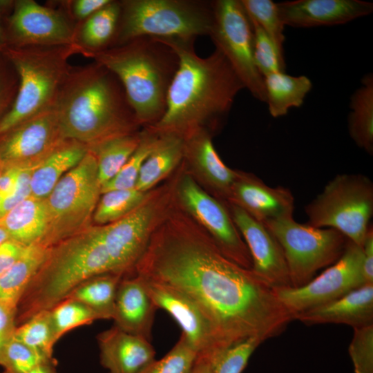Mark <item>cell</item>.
Wrapping results in <instances>:
<instances>
[{
    "instance_id": "cell-7",
    "label": "cell",
    "mask_w": 373,
    "mask_h": 373,
    "mask_svg": "<svg viewBox=\"0 0 373 373\" xmlns=\"http://www.w3.org/2000/svg\"><path fill=\"white\" fill-rule=\"evenodd\" d=\"M117 32L111 47L149 37L163 40L195 41L209 35L213 1L121 0Z\"/></svg>"
},
{
    "instance_id": "cell-29",
    "label": "cell",
    "mask_w": 373,
    "mask_h": 373,
    "mask_svg": "<svg viewBox=\"0 0 373 373\" xmlns=\"http://www.w3.org/2000/svg\"><path fill=\"white\" fill-rule=\"evenodd\" d=\"M184 155L183 138L173 134L159 135L155 147L142 166L135 188L146 192L170 173Z\"/></svg>"
},
{
    "instance_id": "cell-31",
    "label": "cell",
    "mask_w": 373,
    "mask_h": 373,
    "mask_svg": "<svg viewBox=\"0 0 373 373\" xmlns=\"http://www.w3.org/2000/svg\"><path fill=\"white\" fill-rule=\"evenodd\" d=\"M50 247L33 245L26 247L19 259L0 276V302L16 305L44 261Z\"/></svg>"
},
{
    "instance_id": "cell-54",
    "label": "cell",
    "mask_w": 373,
    "mask_h": 373,
    "mask_svg": "<svg viewBox=\"0 0 373 373\" xmlns=\"http://www.w3.org/2000/svg\"><path fill=\"white\" fill-rule=\"evenodd\" d=\"M9 239H10V237L8 233L4 228L0 226V246Z\"/></svg>"
},
{
    "instance_id": "cell-13",
    "label": "cell",
    "mask_w": 373,
    "mask_h": 373,
    "mask_svg": "<svg viewBox=\"0 0 373 373\" xmlns=\"http://www.w3.org/2000/svg\"><path fill=\"white\" fill-rule=\"evenodd\" d=\"M3 23L8 46L73 47L76 25L60 8L33 0L13 1Z\"/></svg>"
},
{
    "instance_id": "cell-21",
    "label": "cell",
    "mask_w": 373,
    "mask_h": 373,
    "mask_svg": "<svg viewBox=\"0 0 373 373\" xmlns=\"http://www.w3.org/2000/svg\"><path fill=\"white\" fill-rule=\"evenodd\" d=\"M101 365L108 373H140L155 360L150 341L113 325L97 336Z\"/></svg>"
},
{
    "instance_id": "cell-56",
    "label": "cell",
    "mask_w": 373,
    "mask_h": 373,
    "mask_svg": "<svg viewBox=\"0 0 373 373\" xmlns=\"http://www.w3.org/2000/svg\"><path fill=\"white\" fill-rule=\"evenodd\" d=\"M0 373H11V372H8V371H6V370H3V372H0Z\"/></svg>"
},
{
    "instance_id": "cell-1",
    "label": "cell",
    "mask_w": 373,
    "mask_h": 373,
    "mask_svg": "<svg viewBox=\"0 0 373 373\" xmlns=\"http://www.w3.org/2000/svg\"><path fill=\"white\" fill-rule=\"evenodd\" d=\"M135 272L193 300L227 347L249 338L263 343L280 335L294 320L270 286L224 256L213 240L198 234L157 236Z\"/></svg>"
},
{
    "instance_id": "cell-50",
    "label": "cell",
    "mask_w": 373,
    "mask_h": 373,
    "mask_svg": "<svg viewBox=\"0 0 373 373\" xmlns=\"http://www.w3.org/2000/svg\"><path fill=\"white\" fill-rule=\"evenodd\" d=\"M19 168H3L0 176V202L14 189L18 177Z\"/></svg>"
},
{
    "instance_id": "cell-10",
    "label": "cell",
    "mask_w": 373,
    "mask_h": 373,
    "mask_svg": "<svg viewBox=\"0 0 373 373\" xmlns=\"http://www.w3.org/2000/svg\"><path fill=\"white\" fill-rule=\"evenodd\" d=\"M265 224L283 249L292 287L305 285L319 269L336 262L348 241L335 229L298 223L294 218Z\"/></svg>"
},
{
    "instance_id": "cell-35",
    "label": "cell",
    "mask_w": 373,
    "mask_h": 373,
    "mask_svg": "<svg viewBox=\"0 0 373 373\" xmlns=\"http://www.w3.org/2000/svg\"><path fill=\"white\" fill-rule=\"evenodd\" d=\"M14 338L46 357L53 358L57 341L50 310L40 311L17 326Z\"/></svg>"
},
{
    "instance_id": "cell-5",
    "label": "cell",
    "mask_w": 373,
    "mask_h": 373,
    "mask_svg": "<svg viewBox=\"0 0 373 373\" xmlns=\"http://www.w3.org/2000/svg\"><path fill=\"white\" fill-rule=\"evenodd\" d=\"M91 59L119 79L140 125L149 128L159 122L179 66L178 56L170 46L142 37L110 47Z\"/></svg>"
},
{
    "instance_id": "cell-26",
    "label": "cell",
    "mask_w": 373,
    "mask_h": 373,
    "mask_svg": "<svg viewBox=\"0 0 373 373\" xmlns=\"http://www.w3.org/2000/svg\"><path fill=\"white\" fill-rule=\"evenodd\" d=\"M0 226L26 247L44 245L48 228L44 199L27 198L0 218Z\"/></svg>"
},
{
    "instance_id": "cell-9",
    "label": "cell",
    "mask_w": 373,
    "mask_h": 373,
    "mask_svg": "<svg viewBox=\"0 0 373 373\" xmlns=\"http://www.w3.org/2000/svg\"><path fill=\"white\" fill-rule=\"evenodd\" d=\"M101 189L95 158L88 151L44 198L48 228L44 245L50 247L90 227Z\"/></svg>"
},
{
    "instance_id": "cell-11",
    "label": "cell",
    "mask_w": 373,
    "mask_h": 373,
    "mask_svg": "<svg viewBox=\"0 0 373 373\" xmlns=\"http://www.w3.org/2000/svg\"><path fill=\"white\" fill-rule=\"evenodd\" d=\"M214 19L209 36L216 48L254 97L265 102L263 77L254 57V31L240 0L213 1Z\"/></svg>"
},
{
    "instance_id": "cell-46",
    "label": "cell",
    "mask_w": 373,
    "mask_h": 373,
    "mask_svg": "<svg viewBox=\"0 0 373 373\" xmlns=\"http://www.w3.org/2000/svg\"><path fill=\"white\" fill-rule=\"evenodd\" d=\"M111 0H72L59 3L70 19L78 24L106 6Z\"/></svg>"
},
{
    "instance_id": "cell-47",
    "label": "cell",
    "mask_w": 373,
    "mask_h": 373,
    "mask_svg": "<svg viewBox=\"0 0 373 373\" xmlns=\"http://www.w3.org/2000/svg\"><path fill=\"white\" fill-rule=\"evenodd\" d=\"M17 306L0 302V356L14 337L16 329Z\"/></svg>"
},
{
    "instance_id": "cell-37",
    "label": "cell",
    "mask_w": 373,
    "mask_h": 373,
    "mask_svg": "<svg viewBox=\"0 0 373 373\" xmlns=\"http://www.w3.org/2000/svg\"><path fill=\"white\" fill-rule=\"evenodd\" d=\"M249 19L259 27L274 41L284 54L285 24L280 15L277 3L271 0H240Z\"/></svg>"
},
{
    "instance_id": "cell-19",
    "label": "cell",
    "mask_w": 373,
    "mask_h": 373,
    "mask_svg": "<svg viewBox=\"0 0 373 373\" xmlns=\"http://www.w3.org/2000/svg\"><path fill=\"white\" fill-rule=\"evenodd\" d=\"M230 198L233 204L264 224L294 218L291 191L284 186H269L254 175L237 172Z\"/></svg>"
},
{
    "instance_id": "cell-42",
    "label": "cell",
    "mask_w": 373,
    "mask_h": 373,
    "mask_svg": "<svg viewBox=\"0 0 373 373\" xmlns=\"http://www.w3.org/2000/svg\"><path fill=\"white\" fill-rule=\"evenodd\" d=\"M348 352L355 373H373V324L355 327Z\"/></svg>"
},
{
    "instance_id": "cell-24",
    "label": "cell",
    "mask_w": 373,
    "mask_h": 373,
    "mask_svg": "<svg viewBox=\"0 0 373 373\" xmlns=\"http://www.w3.org/2000/svg\"><path fill=\"white\" fill-rule=\"evenodd\" d=\"M120 16L119 1L111 0L90 17L76 25L73 48L76 53L92 58L110 48Z\"/></svg>"
},
{
    "instance_id": "cell-44",
    "label": "cell",
    "mask_w": 373,
    "mask_h": 373,
    "mask_svg": "<svg viewBox=\"0 0 373 373\" xmlns=\"http://www.w3.org/2000/svg\"><path fill=\"white\" fill-rule=\"evenodd\" d=\"M18 87L15 68L4 55H0V122L11 108Z\"/></svg>"
},
{
    "instance_id": "cell-30",
    "label": "cell",
    "mask_w": 373,
    "mask_h": 373,
    "mask_svg": "<svg viewBox=\"0 0 373 373\" xmlns=\"http://www.w3.org/2000/svg\"><path fill=\"white\" fill-rule=\"evenodd\" d=\"M347 118L349 134L361 149L373 153V75L363 76L361 86L350 98Z\"/></svg>"
},
{
    "instance_id": "cell-33",
    "label": "cell",
    "mask_w": 373,
    "mask_h": 373,
    "mask_svg": "<svg viewBox=\"0 0 373 373\" xmlns=\"http://www.w3.org/2000/svg\"><path fill=\"white\" fill-rule=\"evenodd\" d=\"M140 140L141 133H133L86 146L95 158L102 186L119 171L137 148Z\"/></svg>"
},
{
    "instance_id": "cell-34",
    "label": "cell",
    "mask_w": 373,
    "mask_h": 373,
    "mask_svg": "<svg viewBox=\"0 0 373 373\" xmlns=\"http://www.w3.org/2000/svg\"><path fill=\"white\" fill-rule=\"evenodd\" d=\"M146 192L136 188L115 189L102 193L96 209L93 221L96 225H106L114 222L144 204Z\"/></svg>"
},
{
    "instance_id": "cell-23",
    "label": "cell",
    "mask_w": 373,
    "mask_h": 373,
    "mask_svg": "<svg viewBox=\"0 0 373 373\" xmlns=\"http://www.w3.org/2000/svg\"><path fill=\"white\" fill-rule=\"evenodd\" d=\"M307 325L336 323L353 328L373 324V285H364L322 306L295 316Z\"/></svg>"
},
{
    "instance_id": "cell-3",
    "label": "cell",
    "mask_w": 373,
    "mask_h": 373,
    "mask_svg": "<svg viewBox=\"0 0 373 373\" xmlns=\"http://www.w3.org/2000/svg\"><path fill=\"white\" fill-rule=\"evenodd\" d=\"M53 108L65 138L86 146L140 125L119 79L95 61L72 67Z\"/></svg>"
},
{
    "instance_id": "cell-36",
    "label": "cell",
    "mask_w": 373,
    "mask_h": 373,
    "mask_svg": "<svg viewBox=\"0 0 373 373\" xmlns=\"http://www.w3.org/2000/svg\"><path fill=\"white\" fill-rule=\"evenodd\" d=\"M158 139L159 135L149 128L142 133L137 148L119 171L102 186V193L111 190L135 188L142 166L155 147Z\"/></svg>"
},
{
    "instance_id": "cell-43",
    "label": "cell",
    "mask_w": 373,
    "mask_h": 373,
    "mask_svg": "<svg viewBox=\"0 0 373 373\" xmlns=\"http://www.w3.org/2000/svg\"><path fill=\"white\" fill-rule=\"evenodd\" d=\"M262 343L257 338H249L230 346L215 361V373H242L250 356Z\"/></svg>"
},
{
    "instance_id": "cell-49",
    "label": "cell",
    "mask_w": 373,
    "mask_h": 373,
    "mask_svg": "<svg viewBox=\"0 0 373 373\" xmlns=\"http://www.w3.org/2000/svg\"><path fill=\"white\" fill-rule=\"evenodd\" d=\"M363 272L366 285H373V229L371 224L362 245Z\"/></svg>"
},
{
    "instance_id": "cell-6",
    "label": "cell",
    "mask_w": 373,
    "mask_h": 373,
    "mask_svg": "<svg viewBox=\"0 0 373 373\" xmlns=\"http://www.w3.org/2000/svg\"><path fill=\"white\" fill-rule=\"evenodd\" d=\"M70 46H8L4 55L15 68L19 87L15 102L0 122V135L11 127L53 107L72 68Z\"/></svg>"
},
{
    "instance_id": "cell-27",
    "label": "cell",
    "mask_w": 373,
    "mask_h": 373,
    "mask_svg": "<svg viewBox=\"0 0 373 373\" xmlns=\"http://www.w3.org/2000/svg\"><path fill=\"white\" fill-rule=\"evenodd\" d=\"M184 155L193 160L207 181L219 193L230 196L237 171L222 161L213 146L211 135L198 131L184 138Z\"/></svg>"
},
{
    "instance_id": "cell-25",
    "label": "cell",
    "mask_w": 373,
    "mask_h": 373,
    "mask_svg": "<svg viewBox=\"0 0 373 373\" xmlns=\"http://www.w3.org/2000/svg\"><path fill=\"white\" fill-rule=\"evenodd\" d=\"M87 153L85 144L66 140L33 168L30 178L31 196L46 198L60 179L76 166Z\"/></svg>"
},
{
    "instance_id": "cell-22",
    "label": "cell",
    "mask_w": 373,
    "mask_h": 373,
    "mask_svg": "<svg viewBox=\"0 0 373 373\" xmlns=\"http://www.w3.org/2000/svg\"><path fill=\"white\" fill-rule=\"evenodd\" d=\"M157 309L141 277L135 274L122 278L112 318L115 326L151 341Z\"/></svg>"
},
{
    "instance_id": "cell-17",
    "label": "cell",
    "mask_w": 373,
    "mask_h": 373,
    "mask_svg": "<svg viewBox=\"0 0 373 373\" xmlns=\"http://www.w3.org/2000/svg\"><path fill=\"white\" fill-rule=\"evenodd\" d=\"M230 208L232 220L249 251L254 273L273 289L290 287L285 255L274 234L239 206L232 203Z\"/></svg>"
},
{
    "instance_id": "cell-28",
    "label": "cell",
    "mask_w": 373,
    "mask_h": 373,
    "mask_svg": "<svg viewBox=\"0 0 373 373\" xmlns=\"http://www.w3.org/2000/svg\"><path fill=\"white\" fill-rule=\"evenodd\" d=\"M263 80L265 102L274 117L285 115L293 107H300L312 87L307 76H291L283 71L268 74Z\"/></svg>"
},
{
    "instance_id": "cell-41",
    "label": "cell",
    "mask_w": 373,
    "mask_h": 373,
    "mask_svg": "<svg viewBox=\"0 0 373 373\" xmlns=\"http://www.w3.org/2000/svg\"><path fill=\"white\" fill-rule=\"evenodd\" d=\"M53 358L46 357L13 337L0 356V365L11 373H28L38 365Z\"/></svg>"
},
{
    "instance_id": "cell-16",
    "label": "cell",
    "mask_w": 373,
    "mask_h": 373,
    "mask_svg": "<svg viewBox=\"0 0 373 373\" xmlns=\"http://www.w3.org/2000/svg\"><path fill=\"white\" fill-rule=\"evenodd\" d=\"M178 193L186 208L211 234L221 252L236 264L251 269L249 251L224 207L189 176L182 179Z\"/></svg>"
},
{
    "instance_id": "cell-20",
    "label": "cell",
    "mask_w": 373,
    "mask_h": 373,
    "mask_svg": "<svg viewBox=\"0 0 373 373\" xmlns=\"http://www.w3.org/2000/svg\"><path fill=\"white\" fill-rule=\"evenodd\" d=\"M277 6L285 26L296 28L343 24L373 11L372 3L361 0H295Z\"/></svg>"
},
{
    "instance_id": "cell-45",
    "label": "cell",
    "mask_w": 373,
    "mask_h": 373,
    "mask_svg": "<svg viewBox=\"0 0 373 373\" xmlns=\"http://www.w3.org/2000/svg\"><path fill=\"white\" fill-rule=\"evenodd\" d=\"M32 168H21L12 191L0 202V218L31 195L30 178Z\"/></svg>"
},
{
    "instance_id": "cell-52",
    "label": "cell",
    "mask_w": 373,
    "mask_h": 373,
    "mask_svg": "<svg viewBox=\"0 0 373 373\" xmlns=\"http://www.w3.org/2000/svg\"><path fill=\"white\" fill-rule=\"evenodd\" d=\"M56 366L57 362L53 358L38 365L28 373H57Z\"/></svg>"
},
{
    "instance_id": "cell-14",
    "label": "cell",
    "mask_w": 373,
    "mask_h": 373,
    "mask_svg": "<svg viewBox=\"0 0 373 373\" xmlns=\"http://www.w3.org/2000/svg\"><path fill=\"white\" fill-rule=\"evenodd\" d=\"M66 140L52 107L0 135V162L3 168H32Z\"/></svg>"
},
{
    "instance_id": "cell-53",
    "label": "cell",
    "mask_w": 373,
    "mask_h": 373,
    "mask_svg": "<svg viewBox=\"0 0 373 373\" xmlns=\"http://www.w3.org/2000/svg\"><path fill=\"white\" fill-rule=\"evenodd\" d=\"M8 47V45L3 23V15L0 10V55H3Z\"/></svg>"
},
{
    "instance_id": "cell-32",
    "label": "cell",
    "mask_w": 373,
    "mask_h": 373,
    "mask_svg": "<svg viewBox=\"0 0 373 373\" xmlns=\"http://www.w3.org/2000/svg\"><path fill=\"white\" fill-rule=\"evenodd\" d=\"M122 278L112 273L93 276L77 285L65 298L85 305L98 316L99 320L112 319L116 292Z\"/></svg>"
},
{
    "instance_id": "cell-15",
    "label": "cell",
    "mask_w": 373,
    "mask_h": 373,
    "mask_svg": "<svg viewBox=\"0 0 373 373\" xmlns=\"http://www.w3.org/2000/svg\"><path fill=\"white\" fill-rule=\"evenodd\" d=\"M142 278L157 309L166 311L177 321L182 334L198 357L209 358L214 363L229 347L209 317L193 300L177 289Z\"/></svg>"
},
{
    "instance_id": "cell-55",
    "label": "cell",
    "mask_w": 373,
    "mask_h": 373,
    "mask_svg": "<svg viewBox=\"0 0 373 373\" xmlns=\"http://www.w3.org/2000/svg\"><path fill=\"white\" fill-rule=\"evenodd\" d=\"M3 171V166L2 164H1V162H0V176H1Z\"/></svg>"
},
{
    "instance_id": "cell-18",
    "label": "cell",
    "mask_w": 373,
    "mask_h": 373,
    "mask_svg": "<svg viewBox=\"0 0 373 373\" xmlns=\"http://www.w3.org/2000/svg\"><path fill=\"white\" fill-rule=\"evenodd\" d=\"M153 208L144 204L124 218L101 227L113 273L129 276L150 242Z\"/></svg>"
},
{
    "instance_id": "cell-4",
    "label": "cell",
    "mask_w": 373,
    "mask_h": 373,
    "mask_svg": "<svg viewBox=\"0 0 373 373\" xmlns=\"http://www.w3.org/2000/svg\"><path fill=\"white\" fill-rule=\"evenodd\" d=\"M106 273L114 274L99 225L56 243L49 248L17 304L16 325L52 309L82 282Z\"/></svg>"
},
{
    "instance_id": "cell-39",
    "label": "cell",
    "mask_w": 373,
    "mask_h": 373,
    "mask_svg": "<svg viewBox=\"0 0 373 373\" xmlns=\"http://www.w3.org/2000/svg\"><path fill=\"white\" fill-rule=\"evenodd\" d=\"M197 354L183 334L173 348L160 360H154L140 373H190Z\"/></svg>"
},
{
    "instance_id": "cell-51",
    "label": "cell",
    "mask_w": 373,
    "mask_h": 373,
    "mask_svg": "<svg viewBox=\"0 0 373 373\" xmlns=\"http://www.w3.org/2000/svg\"><path fill=\"white\" fill-rule=\"evenodd\" d=\"M190 373H215L214 363L209 358L197 357Z\"/></svg>"
},
{
    "instance_id": "cell-48",
    "label": "cell",
    "mask_w": 373,
    "mask_h": 373,
    "mask_svg": "<svg viewBox=\"0 0 373 373\" xmlns=\"http://www.w3.org/2000/svg\"><path fill=\"white\" fill-rule=\"evenodd\" d=\"M26 247L12 239L8 240L0 246V276L19 259Z\"/></svg>"
},
{
    "instance_id": "cell-38",
    "label": "cell",
    "mask_w": 373,
    "mask_h": 373,
    "mask_svg": "<svg viewBox=\"0 0 373 373\" xmlns=\"http://www.w3.org/2000/svg\"><path fill=\"white\" fill-rule=\"evenodd\" d=\"M49 310L57 342L69 331L99 320L87 306L70 298L64 299Z\"/></svg>"
},
{
    "instance_id": "cell-2",
    "label": "cell",
    "mask_w": 373,
    "mask_h": 373,
    "mask_svg": "<svg viewBox=\"0 0 373 373\" xmlns=\"http://www.w3.org/2000/svg\"><path fill=\"white\" fill-rule=\"evenodd\" d=\"M177 53L179 66L168 90L164 115L155 133L183 139L218 126L231 109L243 84L217 48L207 57L198 56L195 41L163 40ZM211 135V134H210Z\"/></svg>"
},
{
    "instance_id": "cell-12",
    "label": "cell",
    "mask_w": 373,
    "mask_h": 373,
    "mask_svg": "<svg viewBox=\"0 0 373 373\" xmlns=\"http://www.w3.org/2000/svg\"><path fill=\"white\" fill-rule=\"evenodd\" d=\"M365 284L362 247L349 240L339 259L299 287L274 289L278 300L296 315L332 302Z\"/></svg>"
},
{
    "instance_id": "cell-8",
    "label": "cell",
    "mask_w": 373,
    "mask_h": 373,
    "mask_svg": "<svg viewBox=\"0 0 373 373\" xmlns=\"http://www.w3.org/2000/svg\"><path fill=\"white\" fill-rule=\"evenodd\" d=\"M309 224L331 228L362 247L373 215V183L362 174H338L305 208Z\"/></svg>"
},
{
    "instance_id": "cell-40",
    "label": "cell",
    "mask_w": 373,
    "mask_h": 373,
    "mask_svg": "<svg viewBox=\"0 0 373 373\" xmlns=\"http://www.w3.org/2000/svg\"><path fill=\"white\" fill-rule=\"evenodd\" d=\"M250 21L254 31V60L261 75L264 77L274 72H285L283 54L257 23L251 20Z\"/></svg>"
}]
</instances>
